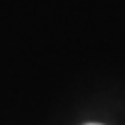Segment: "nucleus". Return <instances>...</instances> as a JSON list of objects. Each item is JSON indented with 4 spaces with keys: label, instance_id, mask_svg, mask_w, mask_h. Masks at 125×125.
<instances>
[{
    "label": "nucleus",
    "instance_id": "nucleus-1",
    "mask_svg": "<svg viewBox=\"0 0 125 125\" xmlns=\"http://www.w3.org/2000/svg\"><path fill=\"white\" fill-rule=\"evenodd\" d=\"M86 125H101V123H86Z\"/></svg>",
    "mask_w": 125,
    "mask_h": 125
}]
</instances>
